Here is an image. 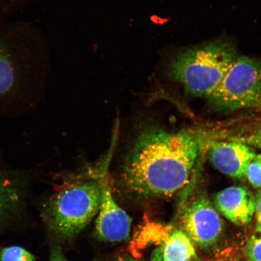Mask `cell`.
<instances>
[{"instance_id":"2e32d148","label":"cell","mask_w":261,"mask_h":261,"mask_svg":"<svg viewBox=\"0 0 261 261\" xmlns=\"http://www.w3.org/2000/svg\"><path fill=\"white\" fill-rule=\"evenodd\" d=\"M50 261H70L65 257L60 245L54 244L50 252Z\"/></svg>"},{"instance_id":"9a60e30c","label":"cell","mask_w":261,"mask_h":261,"mask_svg":"<svg viewBox=\"0 0 261 261\" xmlns=\"http://www.w3.org/2000/svg\"><path fill=\"white\" fill-rule=\"evenodd\" d=\"M246 177L254 188H261V161L256 156L248 168Z\"/></svg>"},{"instance_id":"5b68a950","label":"cell","mask_w":261,"mask_h":261,"mask_svg":"<svg viewBox=\"0 0 261 261\" xmlns=\"http://www.w3.org/2000/svg\"><path fill=\"white\" fill-rule=\"evenodd\" d=\"M182 224L185 232L192 242L200 247L216 243L223 228L219 214L204 195L198 196L187 205Z\"/></svg>"},{"instance_id":"3957f363","label":"cell","mask_w":261,"mask_h":261,"mask_svg":"<svg viewBox=\"0 0 261 261\" xmlns=\"http://www.w3.org/2000/svg\"><path fill=\"white\" fill-rule=\"evenodd\" d=\"M238 57L236 44L232 41L218 38L175 54L166 64V73L190 95L207 98Z\"/></svg>"},{"instance_id":"277c9868","label":"cell","mask_w":261,"mask_h":261,"mask_svg":"<svg viewBox=\"0 0 261 261\" xmlns=\"http://www.w3.org/2000/svg\"><path fill=\"white\" fill-rule=\"evenodd\" d=\"M207 99L223 112L253 109L261 113V57H238Z\"/></svg>"},{"instance_id":"5bb4252c","label":"cell","mask_w":261,"mask_h":261,"mask_svg":"<svg viewBox=\"0 0 261 261\" xmlns=\"http://www.w3.org/2000/svg\"><path fill=\"white\" fill-rule=\"evenodd\" d=\"M247 256L250 261H261V230L251 238L247 247Z\"/></svg>"},{"instance_id":"30bf717a","label":"cell","mask_w":261,"mask_h":261,"mask_svg":"<svg viewBox=\"0 0 261 261\" xmlns=\"http://www.w3.org/2000/svg\"><path fill=\"white\" fill-rule=\"evenodd\" d=\"M15 71L11 60L0 50V96L7 93L13 86Z\"/></svg>"},{"instance_id":"52a82bcc","label":"cell","mask_w":261,"mask_h":261,"mask_svg":"<svg viewBox=\"0 0 261 261\" xmlns=\"http://www.w3.org/2000/svg\"><path fill=\"white\" fill-rule=\"evenodd\" d=\"M256 155L252 147L231 140L214 143L210 149V160L215 168L242 180L246 178L248 168Z\"/></svg>"},{"instance_id":"7a4b0ae2","label":"cell","mask_w":261,"mask_h":261,"mask_svg":"<svg viewBox=\"0 0 261 261\" xmlns=\"http://www.w3.org/2000/svg\"><path fill=\"white\" fill-rule=\"evenodd\" d=\"M110 158L91 177H77L62 185L45 202L41 216L50 232L61 240L76 237L99 212L102 178Z\"/></svg>"},{"instance_id":"8992f818","label":"cell","mask_w":261,"mask_h":261,"mask_svg":"<svg viewBox=\"0 0 261 261\" xmlns=\"http://www.w3.org/2000/svg\"><path fill=\"white\" fill-rule=\"evenodd\" d=\"M96 221L98 238L111 243H120L129 239L132 218L114 200L107 179L102 178V198Z\"/></svg>"},{"instance_id":"ba28073f","label":"cell","mask_w":261,"mask_h":261,"mask_svg":"<svg viewBox=\"0 0 261 261\" xmlns=\"http://www.w3.org/2000/svg\"><path fill=\"white\" fill-rule=\"evenodd\" d=\"M215 203L224 217L239 226L249 224L255 210V198L252 192L241 186L218 192Z\"/></svg>"},{"instance_id":"6da1fadb","label":"cell","mask_w":261,"mask_h":261,"mask_svg":"<svg viewBox=\"0 0 261 261\" xmlns=\"http://www.w3.org/2000/svg\"><path fill=\"white\" fill-rule=\"evenodd\" d=\"M200 145V136L193 130L143 127L124 158L123 187L140 197H172L188 185Z\"/></svg>"},{"instance_id":"8fae6325","label":"cell","mask_w":261,"mask_h":261,"mask_svg":"<svg viewBox=\"0 0 261 261\" xmlns=\"http://www.w3.org/2000/svg\"><path fill=\"white\" fill-rule=\"evenodd\" d=\"M1 261H35V257L29 251L19 246L3 248L0 252Z\"/></svg>"},{"instance_id":"4fadbf2b","label":"cell","mask_w":261,"mask_h":261,"mask_svg":"<svg viewBox=\"0 0 261 261\" xmlns=\"http://www.w3.org/2000/svg\"><path fill=\"white\" fill-rule=\"evenodd\" d=\"M9 214L7 188L4 178L0 177V229L4 226Z\"/></svg>"},{"instance_id":"e0dca14e","label":"cell","mask_w":261,"mask_h":261,"mask_svg":"<svg viewBox=\"0 0 261 261\" xmlns=\"http://www.w3.org/2000/svg\"><path fill=\"white\" fill-rule=\"evenodd\" d=\"M255 211L257 217V231L261 230V189L257 192L255 198Z\"/></svg>"},{"instance_id":"d6986e66","label":"cell","mask_w":261,"mask_h":261,"mask_svg":"<svg viewBox=\"0 0 261 261\" xmlns=\"http://www.w3.org/2000/svg\"><path fill=\"white\" fill-rule=\"evenodd\" d=\"M114 261H142L141 259L135 258V257H123V258H120L119 259Z\"/></svg>"},{"instance_id":"9c48e42d","label":"cell","mask_w":261,"mask_h":261,"mask_svg":"<svg viewBox=\"0 0 261 261\" xmlns=\"http://www.w3.org/2000/svg\"><path fill=\"white\" fill-rule=\"evenodd\" d=\"M163 261H195L193 242L184 231L175 230L162 245Z\"/></svg>"},{"instance_id":"ac0fdd59","label":"cell","mask_w":261,"mask_h":261,"mask_svg":"<svg viewBox=\"0 0 261 261\" xmlns=\"http://www.w3.org/2000/svg\"><path fill=\"white\" fill-rule=\"evenodd\" d=\"M162 250V246L156 248L151 253L150 261H163Z\"/></svg>"},{"instance_id":"7c38bea8","label":"cell","mask_w":261,"mask_h":261,"mask_svg":"<svg viewBox=\"0 0 261 261\" xmlns=\"http://www.w3.org/2000/svg\"><path fill=\"white\" fill-rule=\"evenodd\" d=\"M228 140L243 143L252 148L261 149V125L249 132L231 137Z\"/></svg>"}]
</instances>
